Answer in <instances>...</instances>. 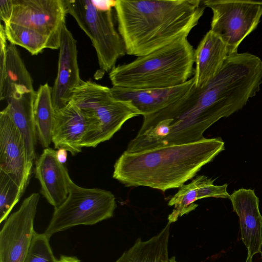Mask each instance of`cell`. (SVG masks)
<instances>
[{"label":"cell","instance_id":"23","mask_svg":"<svg viewBox=\"0 0 262 262\" xmlns=\"http://www.w3.org/2000/svg\"><path fill=\"white\" fill-rule=\"evenodd\" d=\"M23 194L17 184L9 176L0 171V223L7 220Z\"/></svg>","mask_w":262,"mask_h":262},{"label":"cell","instance_id":"4","mask_svg":"<svg viewBox=\"0 0 262 262\" xmlns=\"http://www.w3.org/2000/svg\"><path fill=\"white\" fill-rule=\"evenodd\" d=\"M70 101L88 117L89 125L81 142L83 147H95L109 140L128 120L142 115L129 101L113 98L110 88L92 81H83Z\"/></svg>","mask_w":262,"mask_h":262},{"label":"cell","instance_id":"24","mask_svg":"<svg viewBox=\"0 0 262 262\" xmlns=\"http://www.w3.org/2000/svg\"><path fill=\"white\" fill-rule=\"evenodd\" d=\"M50 237L35 232L23 262H58L51 247Z\"/></svg>","mask_w":262,"mask_h":262},{"label":"cell","instance_id":"7","mask_svg":"<svg viewBox=\"0 0 262 262\" xmlns=\"http://www.w3.org/2000/svg\"><path fill=\"white\" fill-rule=\"evenodd\" d=\"M212 12L210 30L226 44L230 55L237 52L244 39L257 27L262 1L203 0Z\"/></svg>","mask_w":262,"mask_h":262},{"label":"cell","instance_id":"1","mask_svg":"<svg viewBox=\"0 0 262 262\" xmlns=\"http://www.w3.org/2000/svg\"><path fill=\"white\" fill-rule=\"evenodd\" d=\"M206 7L203 0H117L118 30L126 54H149L187 38Z\"/></svg>","mask_w":262,"mask_h":262},{"label":"cell","instance_id":"20","mask_svg":"<svg viewBox=\"0 0 262 262\" xmlns=\"http://www.w3.org/2000/svg\"><path fill=\"white\" fill-rule=\"evenodd\" d=\"M34 115L37 139L42 147H49L52 142L55 110L52 100V88L47 83L40 85L36 92Z\"/></svg>","mask_w":262,"mask_h":262},{"label":"cell","instance_id":"5","mask_svg":"<svg viewBox=\"0 0 262 262\" xmlns=\"http://www.w3.org/2000/svg\"><path fill=\"white\" fill-rule=\"evenodd\" d=\"M68 195L54 209L45 232L50 237L53 234L78 225H93L113 216L117 207L114 195L100 188H87L68 179Z\"/></svg>","mask_w":262,"mask_h":262},{"label":"cell","instance_id":"29","mask_svg":"<svg viewBox=\"0 0 262 262\" xmlns=\"http://www.w3.org/2000/svg\"><path fill=\"white\" fill-rule=\"evenodd\" d=\"M67 150L63 149H60L57 150V158L62 163L66 161L67 156Z\"/></svg>","mask_w":262,"mask_h":262},{"label":"cell","instance_id":"10","mask_svg":"<svg viewBox=\"0 0 262 262\" xmlns=\"http://www.w3.org/2000/svg\"><path fill=\"white\" fill-rule=\"evenodd\" d=\"M23 137L4 108L0 112V171L9 176L24 193L32 172Z\"/></svg>","mask_w":262,"mask_h":262},{"label":"cell","instance_id":"31","mask_svg":"<svg viewBox=\"0 0 262 262\" xmlns=\"http://www.w3.org/2000/svg\"><path fill=\"white\" fill-rule=\"evenodd\" d=\"M261 259H262V252L261 253Z\"/></svg>","mask_w":262,"mask_h":262},{"label":"cell","instance_id":"22","mask_svg":"<svg viewBox=\"0 0 262 262\" xmlns=\"http://www.w3.org/2000/svg\"><path fill=\"white\" fill-rule=\"evenodd\" d=\"M197 200V182L194 178L190 183L180 187L178 191L168 201V206H174L172 212L168 215V223H174L179 217L195 209L198 206V204L195 203Z\"/></svg>","mask_w":262,"mask_h":262},{"label":"cell","instance_id":"3","mask_svg":"<svg viewBox=\"0 0 262 262\" xmlns=\"http://www.w3.org/2000/svg\"><path fill=\"white\" fill-rule=\"evenodd\" d=\"M194 49L187 38L181 39L110 72L113 86L143 90L181 85L194 74Z\"/></svg>","mask_w":262,"mask_h":262},{"label":"cell","instance_id":"19","mask_svg":"<svg viewBox=\"0 0 262 262\" xmlns=\"http://www.w3.org/2000/svg\"><path fill=\"white\" fill-rule=\"evenodd\" d=\"M169 223L162 230L147 241L138 238L115 262H169Z\"/></svg>","mask_w":262,"mask_h":262},{"label":"cell","instance_id":"28","mask_svg":"<svg viewBox=\"0 0 262 262\" xmlns=\"http://www.w3.org/2000/svg\"><path fill=\"white\" fill-rule=\"evenodd\" d=\"M58 262H81L77 257L72 256L61 255Z\"/></svg>","mask_w":262,"mask_h":262},{"label":"cell","instance_id":"18","mask_svg":"<svg viewBox=\"0 0 262 262\" xmlns=\"http://www.w3.org/2000/svg\"><path fill=\"white\" fill-rule=\"evenodd\" d=\"M33 79L16 46L7 45L5 73L0 84V100H9L15 96L34 92Z\"/></svg>","mask_w":262,"mask_h":262},{"label":"cell","instance_id":"25","mask_svg":"<svg viewBox=\"0 0 262 262\" xmlns=\"http://www.w3.org/2000/svg\"><path fill=\"white\" fill-rule=\"evenodd\" d=\"M197 182L198 200L207 198H229L227 192V184L222 185L213 184L214 179L208 178L204 175L198 176L195 178Z\"/></svg>","mask_w":262,"mask_h":262},{"label":"cell","instance_id":"21","mask_svg":"<svg viewBox=\"0 0 262 262\" xmlns=\"http://www.w3.org/2000/svg\"><path fill=\"white\" fill-rule=\"evenodd\" d=\"M4 29L10 43L24 48L31 55H37L45 49H52L49 39L33 29L11 23L5 24Z\"/></svg>","mask_w":262,"mask_h":262},{"label":"cell","instance_id":"2","mask_svg":"<svg viewBox=\"0 0 262 262\" xmlns=\"http://www.w3.org/2000/svg\"><path fill=\"white\" fill-rule=\"evenodd\" d=\"M225 148L223 140L214 138L136 152L125 150L114 165L113 177L127 187L162 191L180 188Z\"/></svg>","mask_w":262,"mask_h":262},{"label":"cell","instance_id":"13","mask_svg":"<svg viewBox=\"0 0 262 262\" xmlns=\"http://www.w3.org/2000/svg\"><path fill=\"white\" fill-rule=\"evenodd\" d=\"M196 89L193 78L176 86L154 89L133 90L112 86V96L130 101L143 116L160 111L190 95Z\"/></svg>","mask_w":262,"mask_h":262},{"label":"cell","instance_id":"16","mask_svg":"<svg viewBox=\"0 0 262 262\" xmlns=\"http://www.w3.org/2000/svg\"><path fill=\"white\" fill-rule=\"evenodd\" d=\"M230 55L224 42L211 30L194 50L195 68L192 77L195 88L202 90L219 74Z\"/></svg>","mask_w":262,"mask_h":262},{"label":"cell","instance_id":"30","mask_svg":"<svg viewBox=\"0 0 262 262\" xmlns=\"http://www.w3.org/2000/svg\"><path fill=\"white\" fill-rule=\"evenodd\" d=\"M169 262H177L176 260L175 256L171 257L169 259Z\"/></svg>","mask_w":262,"mask_h":262},{"label":"cell","instance_id":"6","mask_svg":"<svg viewBox=\"0 0 262 262\" xmlns=\"http://www.w3.org/2000/svg\"><path fill=\"white\" fill-rule=\"evenodd\" d=\"M67 12L89 36L102 72H110L126 54L123 40L115 28L112 10L98 9L91 0H64Z\"/></svg>","mask_w":262,"mask_h":262},{"label":"cell","instance_id":"8","mask_svg":"<svg viewBox=\"0 0 262 262\" xmlns=\"http://www.w3.org/2000/svg\"><path fill=\"white\" fill-rule=\"evenodd\" d=\"M10 23L33 29L47 37L52 49H59L68 13L64 0H12Z\"/></svg>","mask_w":262,"mask_h":262},{"label":"cell","instance_id":"14","mask_svg":"<svg viewBox=\"0 0 262 262\" xmlns=\"http://www.w3.org/2000/svg\"><path fill=\"white\" fill-rule=\"evenodd\" d=\"M34 172L42 196L54 209L59 207L68 196L70 176L67 167L58 160L57 150L45 148L35 162Z\"/></svg>","mask_w":262,"mask_h":262},{"label":"cell","instance_id":"15","mask_svg":"<svg viewBox=\"0 0 262 262\" xmlns=\"http://www.w3.org/2000/svg\"><path fill=\"white\" fill-rule=\"evenodd\" d=\"M88 125L86 115L72 101L55 111L52 132L54 148L64 149L72 156L80 152Z\"/></svg>","mask_w":262,"mask_h":262},{"label":"cell","instance_id":"11","mask_svg":"<svg viewBox=\"0 0 262 262\" xmlns=\"http://www.w3.org/2000/svg\"><path fill=\"white\" fill-rule=\"evenodd\" d=\"M59 50L57 74L52 88L55 111L70 101L74 91L82 81L77 60V41L66 24L62 29Z\"/></svg>","mask_w":262,"mask_h":262},{"label":"cell","instance_id":"12","mask_svg":"<svg viewBox=\"0 0 262 262\" xmlns=\"http://www.w3.org/2000/svg\"><path fill=\"white\" fill-rule=\"evenodd\" d=\"M239 218L241 239L247 249L246 262H252L254 255L261 253L262 216L259 199L251 189L235 190L229 198Z\"/></svg>","mask_w":262,"mask_h":262},{"label":"cell","instance_id":"26","mask_svg":"<svg viewBox=\"0 0 262 262\" xmlns=\"http://www.w3.org/2000/svg\"><path fill=\"white\" fill-rule=\"evenodd\" d=\"M12 0H0V18L4 24L10 23L13 12Z\"/></svg>","mask_w":262,"mask_h":262},{"label":"cell","instance_id":"27","mask_svg":"<svg viewBox=\"0 0 262 262\" xmlns=\"http://www.w3.org/2000/svg\"><path fill=\"white\" fill-rule=\"evenodd\" d=\"M116 1H93L96 7L101 10L109 11L115 7Z\"/></svg>","mask_w":262,"mask_h":262},{"label":"cell","instance_id":"9","mask_svg":"<svg viewBox=\"0 0 262 262\" xmlns=\"http://www.w3.org/2000/svg\"><path fill=\"white\" fill-rule=\"evenodd\" d=\"M40 195L34 192L10 215L0 232V262H23L35 231L34 219Z\"/></svg>","mask_w":262,"mask_h":262},{"label":"cell","instance_id":"17","mask_svg":"<svg viewBox=\"0 0 262 262\" xmlns=\"http://www.w3.org/2000/svg\"><path fill=\"white\" fill-rule=\"evenodd\" d=\"M35 96L36 91L14 96L7 101L5 108L23 137L28 161L32 165L37 139L34 115Z\"/></svg>","mask_w":262,"mask_h":262}]
</instances>
